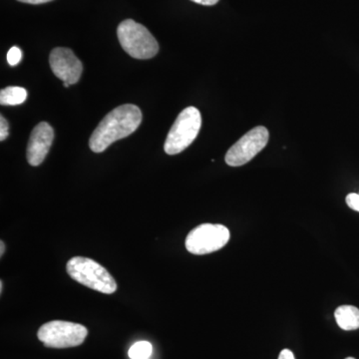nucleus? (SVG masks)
I'll return each mask as SVG.
<instances>
[{
    "instance_id": "nucleus-1",
    "label": "nucleus",
    "mask_w": 359,
    "mask_h": 359,
    "mask_svg": "<svg viewBox=\"0 0 359 359\" xmlns=\"http://www.w3.org/2000/svg\"><path fill=\"white\" fill-rule=\"evenodd\" d=\"M142 123V112L138 106L125 104L108 113L94 130L89 147L94 153H102L114 142L133 134Z\"/></svg>"
},
{
    "instance_id": "nucleus-2",
    "label": "nucleus",
    "mask_w": 359,
    "mask_h": 359,
    "mask_svg": "<svg viewBox=\"0 0 359 359\" xmlns=\"http://www.w3.org/2000/svg\"><path fill=\"white\" fill-rule=\"evenodd\" d=\"M66 269L73 280L89 289L106 294H114L117 290V283L109 271L88 257H72Z\"/></svg>"
},
{
    "instance_id": "nucleus-3",
    "label": "nucleus",
    "mask_w": 359,
    "mask_h": 359,
    "mask_svg": "<svg viewBox=\"0 0 359 359\" xmlns=\"http://www.w3.org/2000/svg\"><path fill=\"white\" fill-rule=\"evenodd\" d=\"M118 39L131 57L150 59L157 55L159 44L145 26L133 20L122 21L117 28Z\"/></svg>"
},
{
    "instance_id": "nucleus-4",
    "label": "nucleus",
    "mask_w": 359,
    "mask_h": 359,
    "mask_svg": "<svg viewBox=\"0 0 359 359\" xmlns=\"http://www.w3.org/2000/svg\"><path fill=\"white\" fill-rule=\"evenodd\" d=\"M202 116L195 107H188L180 113L173 126L168 133L164 150L168 155H177L183 152L197 138Z\"/></svg>"
},
{
    "instance_id": "nucleus-5",
    "label": "nucleus",
    "mask_w": 359,
    "mask_h": 359,
    "mask_svg": "<svg viewBox=\"0 0 359 359\" xmlns=\"http://www.w3.org/2000/svg\"><path fill=\"white\" fill-rule=\"evenodd\" d=\"M88 330L79 323L52 320L39 328V339L45 346L51 348H68L81 346Z\"/></svg>"
},
{
    "instance_id": "nucleus-6",
    "label": "nucleus",
    "mask_w": 359,
    "mask_h": 359,
    "mask_svg": "<svg viewBox=\"0 0 359 359\" xmlns=\"http://www.w3.org/2000/svg\"><path fill=\"white\" fill-rule=\"evenodd\" d=\"M230 237V231L223 224H202L187 236L186 249L198 256L211 254L228 244Z\"/></svg>"
},
{
    "instance_id": "nucleus-7",
    "label": "nucleus",
    "mask_w": 359,
    "mask_h": 359,
    "mask_svg": "<svg viewBox=\"0 0 359 359\" xmlns=\"http://www.w3.org/2000/svg\"><path fill=\"white\" fill-rule=\"evenodd\" d=\"M269 133L264 126H257L236 142L228 152L224 161L231 167L247 164L268 145Z\"/></svg>"
},
{
    "instance_id": "nucleus-8",
    "label": "nucleus",
    "mask_w": 359,
    "mask_h": 359,
    "mask_svg": "<svg viewBox=\"0 0 359 359\" xmlns=\"http://www.w3.org/2000/svg\"><path fill=\"white\" fill-rule=\"evenodd\" d=\"M49 65L56 77L70 85L79 81L83 71V65L74 52L65 47H57L51 51Z\"/></svg>"
},
{
    "instance_id": "nucleus-9",
    "label": "nucleus",
    "mask_w": 359,
    "mask_h": 359,
    "mask_svg": "<svg viewBox=\"0 0 359 359\" xmlns=\"http://www.w3.org/2000/svg\"><path fill=\"white\" fill-rule=\"evenodd\" d=\"M53 139V128L48 123L41 122L34 127L30 135L26 152L28 163L32 166H39L43 162L50 150Z\"/></svg>"
},
{
    "instance_id": "nucleus-10",
    "label": "nucleus",
    "mask_w": 359,
    "mask_h": 359,
    "mask_svg": "<svg viewBox=\"0 0 359 359\" xmlns=\"http://www.w3.org/2000/svg\"><path fill=\"white\" fill-rule=\"evenodd\" d=\"M335 320L344 330H355L359 328V309L353 306H341L334 313Z\"/></svg>"
},
{
    "instance_id": "nucleus-11",
    "label": "nucleus",
    "mask_w": 359,
    "mask_h": 359,
    "mask_svg": "<svg viewBox=\"0 0 359 359\" xmlns=\"http://www.w3.org/2000/svg\"><path fill=\"white\" fill-rule=\"evenodd\" d=\"M27 91L22 87L9 86L0 91V104L4 106H16L25 103Z\"/></svg>"
},
{
    "instance_id": "nucleus-12",
    "label": "nucleus",
    "mask_w": 359,
    "mask_h": 359,
    "mask_svg": "<svg viewBox=\"0 0 359 359\" xmlns=\"http://www.w3.org/2000/svg\"><path fill=\"white\" fill-rule=\"evenodd\" d=\"M152 353V346L148 341L136 342L129 349V356L131 359H148Z\"/></svg>"
},
{
    "instance_id": "nucleus-13",
    "label": "nucleus",
    "mask_w": 359,
    "mask_h": 359,
    "mask_svg": "<svg viewBox=\"0 0 359 359\" xmlns=\"http://www.w3.org/2000/svg\"><path fill=\"white\" fill-rule=\"evenodd\" d=\"M22 59V51L18 47L13 46V48L9 49L7 53V62L11 66H16L20 62Z\"/></svg>"
},
{
    "instance_id": "nucleus-14",
    "label": "nucleus",
    "mask_w": 359,
    "mask_h": 359,
    "mask_svg": "<svg viewBox=\"0 0 359 359\" xmlns=\"http://www.w3.org/2000/svg\"><path fill=\"white\" fill-rule=\"evenodd\" d=\"M346 204L351 209L359 212V194L351 193L347 195Z\"/></svg>"
},
{
    "instance_id": "nucleus-15",
    "label": "nucleus",
    "mask_w": 359,
    "mask_h": 359,
    "mask_svg": "<svg viewBox=\"0 0 359 359\" xmlns=\"http://www.w3.org/2000/svg\"><path fill=\"white\" fill-rule=\"evenodd\" d=\"M8 122L4 116L0 117V141H4L8 137Z\"/></svg>"
},
{
    "instance_id": "nucleus-16",
    "label": "nucleus",
    "mask_w": 359,
    "mask_h": 359,
    "mask_svg": "<svg viewBox=\"0 0 359 359\" xmlns=\"http://www.w3.org/2000/svg\"><path fill=\"white\" fill-rule=\"evenodd\" d=\"M278 359H295V358L292 351H290V349H283V351H280Z\"/></svg>"
},
{
    "instance_id": "nucleus-17",
    "label": "nucleus",
    "mask_w": 359,
    "mask_h": 359,
    "mask_svg": "<svg viewBox=\"0 0 359 359\" xmlns=\"http://www.w3.org/2000/svg\"><path fill=\"white\" fill-rule=\"evenodd\" d=\"M191 1L196 2V4H201V6H212L218 4L219 0H191Z\"/></svg>"
},
{
    "instance_id": "nucleus-18",
    "label": "nucleus",
    "mask_w": 359,
    "mask_h": 359,
    "mask_svg": "<svg viewBox=\"0 0 359 359\" xmlns=\"http://www.w3.org/2000/svg\"><path fill=\"white\" fill-rule=\"evenodd\" d=\"M20 2H25V4H47V2H50L52 0H18Z\"/></svg>"
},
{
    "instance_id": "nucleus-19",
    "label": "nucleus",
    "mask_w": 359,
    "mask_h": 359,
    "mask_svg": "<svg viewBox=\"0 0 359 359\" xmlns=\"http://www.w3.org/2000/svg\"><path fill=\"white\" fill-rule=\"evenodd\" d=\"M0 245H1V249H0L1 250V252H0V256L2 257L4 256V252H6V245H4V243L2 242V241L0 242Z\"/></svg>"
},
{
    "instance_id": "nucleus-20",
    "label": "nucleus",
    "mask_w": 359,
    "mask_h": 359,
    "mask_svg": "<svg viewBox=\"0 0 359 359\" xmlns=\"http://www.w3.org/2000/svg\"><path fill=\"white\" fill-rule=\"evenodd\" d=\"M63 85H65V87H66V88H68V87L70 86V84L67 83V82H63Z\"/></svg>"
},
{
    "instance_id": "nucleus-21",
    "label": "nucleus",
    "mask_w": 359,
    "mask_h": 359,
    "mask_svg": "<svg viewBox=\"0 0 359 359\" xmlns=\"http://www.w3.org/2000/svg\"><path fill=\"white\" fill-rule=\"evenodd\" d=\"M0 290H1V292H2V290H4V283H0Z\"/></svg>"
},
{
    "instance_id": "nucleus-22",
    "label": "nucleus",
    "mask_w": 359,
    "mask_h": 359,
    "mask_svg": "<svg viewBox=\"0 0 359 359\" xmlns=\"http://www.w3.org/2000/svg\"><path fill=\"white\" fill-rule=\"evenodd\" d=\"M346 359H355V358H347Z\"/></svg>"
}]
</instances>
